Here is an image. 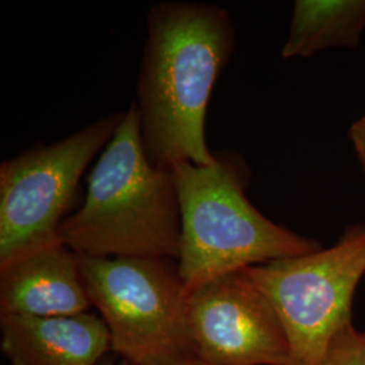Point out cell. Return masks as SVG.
Masks as SVG:
<instances>
[{"mask_svg": "<svg viewBox=\"0 0 365 365\" xmlns=\"http://www.w3.org/2000/svg\"><path fill=\"white\" fill-rule=\"evenodd\" d=\"M235 43L233 19L221 6L163 0L149 9L134 103L145 153L157 168L215 164L206 114Z\"/></svg>", "mask_w": 365, "mask_h": 365, "instance_id": "1", "label": "cell"}, {"mask_svg": "<svg viewBox=\"0 0 365 365\" xmlns=\"http://www.w3.org/2000/svg\"><path fill=\"white\" fill-rule=\"evenodd\" d=\"M60 237L80 257L179 259L176 175L148 160L134 102L92 170L83 206L64 218Z\"/></svg>", "mask_w": 365, "mask_h": 365, "instance_id": "2", "label": "cell"}, {"mask_svg": "<svg viewBox=\"0 0 365 365\" xmlns=\"http://www.w3.org/2000/svg\"><path fill=\"white\" fill-rule=\"evenodd\" d=\"M182 209L179 276L188 294L249 267L310 255L322 245L264 217L244 192L229 157L175 168Z\"/></svg>", "mask_w": 365, "mask_h": 365, "instance_id": "3", "label": "cell"}, {"mask_svg": "<svg viewBox=\"0 0 365 365\" xmlns=\"http://www.w3.org/2000/svg\"><path fill=\"white\" fill-rule=\"evenodd\" d=\"M91 306L110 333L111 351L131 365H173L196 357L190 294L168 259L80 257Z\"/></svg>", "mask_w": 365, "mask_h": 365, "instance_id": "4", "label": "cell"}, {"mask_svg": "<svg viewBox=\"0 0 365 365\" xmlns=\"http://www.w3.org/2000/svg\"><path fill=\"white\" fill-rule=\"evenodd\" d=\"M125 111L110 113L53 144L0 164V268L61 244L60 227L78 182L115 134Z\"/></svg>", "mask_w": 365, "mask_h": 365, "instance_id": "5", "label": "cell"}, {"mask_svg": "<svg viewBox=\"0 0 365 365\" xmlns=\"http://www.w3.org/2000/svg\"><path fill=\"white\" fill-rule=\"evenodd\" d=\"M244 272L279 315L292 364L317 365L330 339L353 324V298L365 274V223L346 229L330 248Z\"/></svg>", "mask_w": 365, "mask_h": 365, "instance_id": "6", "label": "cell"}, {"mask_svg": "<svg viewBox=\"0 0 365 365\" xmlns=\"http://www.w3.org/2000/svg\"><path fill=\"white\" fill-rule=\"evenodd\" d=\"M196 357L211 365H294L289 339L268 298L244 271L188 298Z\"/></svg>", "mask_w": 365, "mask_h": 365, "instance_id": "7", "label": "cell"}, {"mask_svg": "<svg viewBox=\"0 0 365 365\" xmlns=\"http://www.w3.org/2000/svg\"><path fill=\"white\" fill-rule=\"evenodd\" d=\"M80 256L64 242L0 268V315L63 317L87 313Z\"/></svg>", "mask_w": 365, "mask_h": 365, "instance_id": "8", "label": "cell"}, {"mask_svg": "<svg viewBox=\"0 0 365 365\" xmlns=\"http://www.w3.org/2000/svg\"><path fill=\"white\" fill-rule=\"evenodd\" d=\"M1 352L13 365H98L111 349L102 317L0 315Z\"/></svg>", "mask_w": 365, "mask_h": 365, "instance_id": "9", "label": "cell"}, {"mask_svg": "<svg viewBox=\"0 0 365 365\" xmlns=\"http://www.w3.org/2000/svg\"><path fill=\"white\" fill-rule=\"evenodd\" d=\"M365 27V1L299 0L282 54L309 57L329 46H354Z\"/></svg>", "mask_w": 365, "mask_h": 365, "instance_id": "10", "label": "cell"}, {"mask_svg": "<svg viewBox=\"0 0 365 365\" xmlns=\"http://www.w3.org/2000/svg\"><path fill=\"white\" fill-rule=\"evenodd\" d=\"M317 365H365V330L353 324L341 329Z\"/></svg>", "mask_w": 365, "mask_h": 365, "instance_id": "11", "label": "cell"}, {"mask_svg": "<svg viewBox=\"0 0 365 365\" xmlns=\"http://www.w3.org/2000/svg\"><path fill=\"white\" fill-rule=\"evenodd\" d=\"M349 138L365 172V115L353 123L349 130Z\"/></svg>", "mask_w": 365, "mask_h": 365, "instance_id": "12", "label": "cell"}, {"mask_svg": "<svg viewBox=\"0 0 365 365\" xmlns=\"http://www.w3.org/2000/svg\"><path fill=\"white\" fill-rule=\"evenodd\" d=\"M173 365H211L209 363H206V361H203V360H200L199 357H191V359H188V360H184L182 363H178V364Z\"/></svg>", "mask_w": 365, "mask_h": 365, "instance_id": "13", "label": "cell"}, {"mask_svg": "<svg viewBox=\"0 0 365 365\" xmlns=\"http://www.w3.org/2000/svg\"><path fill=\"white\" fill-rule=\"evenodd\" d=\"M98 365H131L130 363H128V361H125V360H122L120 363H115V361H113L111 359H103L101 363Z\"/></svg>", "mask_w": 365, "mask_h": 365, "instance_id": "14", "label": "cell"}]
</instances>
